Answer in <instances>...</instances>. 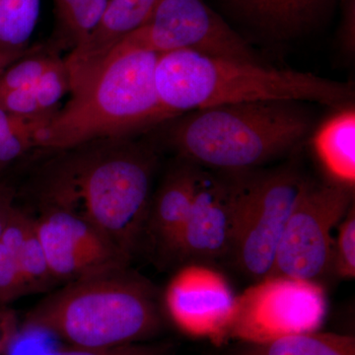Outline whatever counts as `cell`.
<instances>
[{
  "instance_id": "d6986e66",
  "label": "cell",
  "mask_w": 355,
  "mask_h": 355,
  "mask_svg": "<svg viewBox=\"0 0 355 355\" xmlns=\"http://www.w3.org/2000/svg\"><path fill=\"white\" fill-rule=\"evenodd\" d=\"M33 216L16 205L0 235V307L24 296L21 249Z\"/></svg>"
},
{
  "instance_id": "3957f363",
  "label": "cell",
  "mask_w": 355,
  "mask_h": 355,
  "mask_svg": "<svg viewBox=\"0 0 355 355\" xmlns=\"http://www.w3.org/2000/svg\"><path fill=\"white\" fill-rule=\"evenodd\" d=\"M158 57L144 51L110 53L39 130L37 149L57 153L91 140L130 139L174 119L156 92Z\"/></svg>"
},
{
  "instance_id": "e0dca14e",
  "label": "cell",
  "mask_w": 355,
  "mask_h": 355,
  "mask_svg": "<svg viewBox=\"0 0 355 355\" xmlns=\"http://www.w3.org/2000/svg\"><path fill=\"white\" fill-rule=\"evenodd\" d=\"M67 92H70V78L64 58L38 83L0 94V107L21 118H51L60 110L58 104Z\"/></svg>"
},
{
  "instance_id": "83f0119b",
  "label": "cell",
  "mask_w": 355,
  "mask_h": 355,
  "mask_svg": "<svg viewBox=\"0 0 355 355\" xmlns=\"http://www.w3.org/2000/svg\"><path fill=\"white\" fill-rule=\"evenodd\" d=\"M27 120H31V119L14 116V114L8 113L0 107V142L6 139L9 133L13 132L15 128L20 127Z\"/></svg>"
},
{
  "instance_id": "8fae6325",
  "label": "cell",
  "mask_w": 355,
  "mask_h": 355,
  "mask_svg": "<svg viewBox=\"0 0 355 355\" xmlns=\"http://www.w3.org/2000/svg\"><path fill=\"white\" fill-rule=\"evenodd\" d=\"M217 177L200 172L188 218L172 254L184 260L212 261L230 256L246 176Z\"/></svg>"
},
{
  "instance_id": "5bb4252c",
  "label": "cell",
  "mask_w": 355,
  "mask_h": 355,
  "mask_svg": "<svg viewBox=\"0 0 355 355\" xmlns=\"http://www.w3.org/2000/svg\"><path fill=\"white\" fill-rule=\"evenodd\" d=\"M200 172V167L181 159L151 198L146 228L168 253L174 251L188 218Z\"/></svg>"
},
{
  "instance_id": "4fadbf2b",
  "label": "cell",
  "mask_w": 355,
  "mask_h": 355,
  "mask_svg": "<svg viewBox=\"0 0 355 355\" xmlns=\"http://www.w3.org/2000/svg\"><path fill=\"white\" fill-rule=\"evenodd\" d=\"M160 1L109 0L95 29L64 58L70 91L90 76L125 37L144 24Z\"/></svg>"
},
{
  "instance_id": "277c9868",
  "label": "cell",
  "mask_w": 355,
  "mask_h": 355,
  "mask_svg": "<svg viewBox=\"0 0 355 355\" xmlns=\"http://www.w3.org/2000/svg\"><path fill=\"white\" fill-rule=\"evenodd\" d=\"M128 268L65 284L35 305L22 324L85 349L144 343L162 330V310L155 287Z\"/></svg>"
},
{
  "instance_id": "2e32d148",
  "label": "cell",
  "mask_w": 355,
  "mask_h": 355,
  "mask_svg": "<svg viewBox=\"0 0 355 355\" xmlns=\"http://www.w3.org/2000/svg\"><path fill=\"white\" fill-rule=\"evenodd\" d=\"M248 20L279 37L303 31L319 17L328 0H226Z\"/></svg>"
},
{
  "instance_id": "f1b7e54d",
  "label": "cell",
  "mask_w": 355,
  "mask_h": 355,
  "mask_svg": "<svg viewBox=\"0 0 355 355\" xmlns=\"http://www.w3.org/2000/svg\"><path fill=\"white\" fill-rule=\"evenodd\" d=\"M28 51L23 53H12L0 50V74L3 72V70L6 69L7 67L12 64L13 62H15L16 60L24 55L25 53H27Z\"/></svg>"
},
{
  "instance_id": "30bf717a",
  "label": "cell",
  "mask_w": 355,
  "mask_h": 355,
  "mask_svg": "<svg viewBox=\"0 0 355 355\" xmlns=\"http://www.w3.org/2000/svg\"><path fill=\"white\" fill-rule=\"evenodd\" d=\"M35 227L55 282L128 268L130 259L85 219L60 207L43 205Z\"/></svg>"
},
{
  "instance_id": "ba28073f",
  "label": "cell",
  "mask_w": 355,
  "mask_h": 355,
  "mask_svg": "<svg viewBox=\"0 0 355 355\" xmlns=\"http://www.w3.org/2000/svg\"><path fill=\"white\" fill-rule=\"evenodd\" d=\"M182 50L261 62L250 44L203 0H161L146 22L111 53L144 51L162 55Z\"/></svg>"
},
{
  "instance_id": "603a6c76",
  "label": "cell",
  "mask_w": 355,
  "mask_h": 355,
  "mask_svg": "<svg viewBox=\"0 0 355 355\" xmlns=\"http://www.w3.org/2000/svg\"><path fill=\"white\" fill-rule=\"evenodd\" d=\"M21 280L24 295L46 291L53 284H57L51 275L46 254L37 234L34 217L26 232L21 249Z\"/></svg>"
},
{
  "instance_id": "4316f807",
  "label": "cell",
  "mask_w": 355,
  "mask_h": 355,
  "mask_svg": "<svg viewBox=\"0 0 355 355\" xmlns=\"http://www.w3.org/2000/svg\"><path fill=\"white\" fill-rule=\"evenodd\" d=\"M15 191L3 182H0V235L15 209Z\"/></svg>"
},
{
  "instance_id": "7c38bea8",
  "label": "cell",
  "mask_w": 355,
  "mask_h": 355,
  "mask_svg": "<svg viewBox=\"0 0 355 355\" xmlns=\"http://www.w3.org/2000/svg\"><path fill=\"white\" fill-rule=\"evenodd\" d=\"M236 298L221 273L200 263H191L178 270L170 280L163 306L179 330L219 345L228 340Z\"/></svg>"
},
{
  "instance_id": "9c48e42d",
  "label": "cell",
  "mask_w": 355,
  "mask_h": 355,
  "mask_svg": "<svg viewBox=\"0 0 355 355\" xmlns=\"http://www.w3.org/2000/svg\"><path fill=\"white\" fill-rule=\"evenodd\" d=\"M327 309L326 294L316 282L266 277L236 298L228 340L258 343L319 331Z\"/></svg>"
},
{
  "instance_id": "6da1fadb",
  "label": "cell",
  "mask_w": 355,
  "mask_h": 355,
  "mask_svg": "<svg viewBox=\"0 0 355 355\" xmlns=\"http://www.w3.org/2000/svg\"><path fill=\"white\" fill-rule=\"evenodd\" d=\"M102 139L64 150L44 168L42 205L85 219L132 259L144 233L157 157L146 144Z\"/></svg>"
},
{
  "instance_id": "5b68a950",
  "label": "cell",
  "mask_w": 355,
  "mask_h": 355,
  "mask_svg": "<svg viewBox=\"0 0 355 355\" xmlns=\"http://www.w3.org/2000/svg\"><path fill=\"white\" fill-rule=\"evenodd\" d=\"M164 125L166 140L183 160L245 172L298 146L313 120L300 102L259 101L195 110Z\"/></svg>"
},
{
  "instance_id": "ffe728a7",
  "label": "cell",
  "mask_w": 355,
  "mask_h": 355,
  "mask_svg": "<svg viewBox=\"0 0 355 355\" xmlns=\"http://www.w3.org/2000/svg\"><path fill=\"white\" fill-rule=\"evenodd\" d=\"M42 0H0V50L23 53L38 23Z\"/></svg>"
},
{
  "instance_id": "484cf974",
  "label": "cell",
  "mask_w": 355,
  "mask_h": 355,
  "mask_svg": "<svg viewBox=\"0 0 355 355\" xmlns=\"http://www.w3.org/2000/svg\"><path fill=\"white\" fill-rule=\"evenodd\" d=\"M19 328V320L16 313L6 306L0 307V355L6 354Z\"/></svg>"
},
{
  "instance_id": "52a82bcc",
  "label": "cell",
  "mask_w": 355,
  "mask_h": 355,
  "mask_svg": "<svg viewBox=\"0 0 355 355\" xmlns=\"http://www.w3.org/2000/svg\"><path fill=\"white\" fill-rule=\"evenodd\" d=\"M306 180L296 170L246 177L230 257L250 279L270 277L287 221Z\"/></svg>"
},
{
  "instance_id": "7a4b0ae2",
  "label": "cell",
  "mask_w": 355,
  "mask_h": 355,
  "mask_svg": "<svg viewBox=\"0 0 355 355\" xmlns=\"http://www.w3.org/2000/svg\"><path fill=\"white\" fill-rule=\"evenodd\" d=\"M154 81L161 104L175 118L198 109L259 101H311L342 108L352 105L354 96L349 83L188 50L159 55Z\"/></svg>"
},
{
  "instance_id": "d4e9b609",
  "label": "cell",
  "mask_w": 355,
  "mask_h": 355,
  "mask_svg": "<svg viewBox=\"0 0 355 355\" xmlns=\"http://www.w3.org/2000/svg\"><path fill=\"white\" fill-rule=\"evenodd\" d=\"M170 343H137L110 349H85L64 345L53 350L50 355H172Z\"/></svg>"
},
{
  "instance_id": "44dd1931",
  "label": "cell",
  "mask_w": 355,
  "mask_h": 355,
  "mask_svg": "<svg viewBox=\"0 0 355 355\" xmlns=\"http://www.w3.org/2000/svg\"><path fill=\"white\" fill-rule=\"evenodd\" d=\"M58 23V42L73 50L95 29L109 0H53Z\"/></svg>"
},
{
  "instance_id": "ac0fdd59",
  "label": "cell",
  "mask_w": 355,
  "mask_h": 355,
  "mask_svg": "<svg viewBox=\"0 0 355 355\" xmlns=\"http://www.w3.org/2000/svg\"><path fill=\"white\" fill-rule=\"evenodd\" d=\"M233 355H355V338L340 334H294L258 343H241Z\"/></svg>"
},
{
  "instance_id": "8992f818",
  "label": "cell",
  "mask_w": 355,
  "mask_h": 355,
  "mask_svg": "<svg viewBox=\"0 0 355 355\" xmlns=\"http://www.w3.org/2000/svg\"><path fill=\"white\" fill-rule=\"evenodd\" d=\"M354 200V189L331 182L305 181L280 239L270 277L316 282L331 270L334 229Z\"/></svg>"
},
{
  "instance_id": "9a60e30c",
  "label": "cell",
  "mask_w": 355,
  "mask_h": 355,
  "mask_svg": "<svg viewBox=\"0 0 355 355\" xmlns=\"http://www.w3.org/2000/svg\"><path fill=\"white\" fill-rule=\"evenodd\" d=\"M313 151L329 182L354 189L355 111L352 105L342 107L313 132Z\"/></svg>"
},
{
  "instance_id": "cb8c5ba5",
  "label": "cell",
  "mask_w": 355,
  "mask_h": 355,
  "mask_svg": "<svg viewBox=\"0 0 355 355\" xmlns=\"http://www.w3.org/2000/svg\"><path fill=\"white\" fill-rule=\"evenodd\" d=\"M334 241L331 268L338 277L352 279L355 277V207L354 203L338 226Z\"/></svg>"
},
{
  "instance_id": "7402d4cb",
  "label": "cell",
  "mask_w": 355,
  "mask_h": 355,
  "mask_svg": "<svg viewBox=\"0 0 355 355\" xmlns=\"http://www.w3.org/2000/svg\"><path fill=\"white\" fill-rule=\"evenodd\" d=\"M64 58L55 50H46L44 46L30 48L27 53L7 67L0 74V94L29 87L38 83L49 71Z\"/></svg>"
}]
</instances>
